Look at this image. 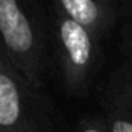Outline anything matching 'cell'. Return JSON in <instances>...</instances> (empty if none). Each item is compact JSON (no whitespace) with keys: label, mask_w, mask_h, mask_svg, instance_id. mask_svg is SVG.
I'll use <instances>...</instances> for the list:
<instances>
[{"label":"cell","mask_w":132,"mask_h":132,"mask_svg":"<svg viewBox=\"0 0 132 132\" xmlns=\"http://www.w3.org/2000/svg\"><path fill=\"white\" fill-rule=\"evenodd\" d=\"M102 104L109 132H132V69L112 75L104 89Z\"/></svg>","instance_id":"5"},{"label":"cell","mask_w":132,"mask_h":132,"mask_svg":"<svg viewBox=\"0 0 132 132\" xmlns=\"http://www.w3.org/2000/svg\"><path fill=\"white\" fill-rule=\"evenodd\" d=\"M52 7L84 25L100 40L112 30L119 17V0H52Z\"/></svg>","instance_id":"4"},{"label":"cell","mask_w":132,"mask_h":132,"mask_svg":"<svg viewBox=\"0 0 132 132\" xmlns=\"http://www.w3.org/2000/svg\"><path fill=\"white\" fill-rule=\"evenodd\" d=\"M130 54H132V35H130Z\"/></svg>","instance_id":"7"},{"label":"cell","mask_w":132,"mask_h":132,"mask_svg":"<svg viewBox=\"0 0 132 132\" xmlns=\"http://www.w3.org/2000/svg\"><path fill=\"white\" fill-rule=\"evenodd\" d=\"M0 45L30 82L44 89L48 22L39 0H0Z\"/></svg>","instance_id":"1"},{"label":"cell","mask_w":132,"mask_h":132,"mask_svg":"<svg viewBox=\"0 0 132 132\" xmlns=\"http://www.w3.org/2000/svg\"><path fill=\"white\" fill-rule=\"evenodd\" d=\"M0 132H48L42 89L13 64L0 45Z\"/></svg>","instance_id":"3"},{"label":"cell","mask_w":132,"mask_h":132,"mask_svg":"<svg viewBox=\"0 0 132 132\" xmlns=\"http://www.w3.org/2000/svg\"><path fill=\"white\" fill-rule=\"evenodd\" d=\"M47 22L65 90L85 97L99 67L100 39L55 7H50Z\"/></svg>","instance_id":"2"},{"label":"cell","mask_w":132,"mask_h":132,"mask_svg":"<svg viewBox=\"0 0 132 132\" xmlns=\"http://www.w3.org/2000/svg\"><path fill=\"white\" fill-rule=\"evenodd\" d=\"M77 132H109V129L104 116H92L80 124Z\"/></svg>","instance_id":"6"}]
</instances>
